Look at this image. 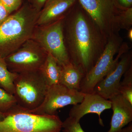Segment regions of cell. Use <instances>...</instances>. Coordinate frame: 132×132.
Masks as SVG:
<instances>
[{
	"instance_id": "1",
	"label": "cell",
	"mask_w": 132,
	"mask_h": 132,
	"mask_svg": "<svg viewBox=\"0 0 132 132\" xmlns=\"http://www.w3.org/2000/svg\"><path fill=\"white\" fill-rule=\"evenodd\" d=\"M63 31L70 62L86 74L103 53L107 39L87 13L82 11L64 18Z\"/></svg>"
},
{
	"instance_id": "2",
	"label": "cell",
	"mask_w": 132,
	"mask_h": 132,
	"mask_svg": "<svg viewBox=\"0 0 132 132\" xmlns=\"http://www.w3.org/2000/svg\"><path fill=\"white\" fill-rule=\"evenodd\" d=\"M39 13L25 6L0 25V56L6 58L32 38Z\"/></svg>"
},
{
	"instance_id": "3",
	"label": "cell",
	"mask_w": 132,
	"mask_h": 132,
	"mask_svg": "<svg viewBox=\"0 0 132 132\" xmlns=\"http://www.w3.org/2000/svg\"><path fill=\"white\" fill-rule=\"evenodd\" d=\"M0 120V132H60L62 122L57 115H37L19 106L5 114Z\"/></svg>"
},
{
	"instance_id": "4",
	"label": "cell",
	"mask_w": 132,
	"mask_h": 132,
	"mask_svg": "<svg viewBox=\"0 0 132 132\" xmlns=\"http://www.w3.org/2000/svg\"><path fill=\"white\" fill-rule=\"evenodd\" d=\"M119 34L109 38L105 49L91 70L81 82L80 91L83 93L93 92L96 85L115 68L123 55L128 52L127 43H123Z\"/></svg>"
},
{
	"instance_id": "5",
	"label": "cell",
	"mask_w": 132,
	"mask_h": 132,
	"mask_svg": "<svg viewBox=\"0 0 132 132\" xmlns=\"http://www.w3.org/2000/svg\"><path fill=\"white\" fill-rule=\"evenodd\" d=\"M17 105L25 111L37 108L42 103L48 85L39 71L18 74L14 82Z\"/></svg>"
},
{
	"instance_id": "6",
	"label": "cell",
	"mask_w": 132,
	"mask_h": 132,
	"mask_svg": "<svg viewBox=\"0 0 132 132\" xmlns=\"http://www.w3.org/2000/svg\"><path fill=\"white\" fill-rule=\"evenodd\" d=\"M108 40L114 34H119V16L126 9L117 0H78Z\"/></svg>"
},
{
	"instance_id": "7",
	"label": "cell",
	"mask_w": 132,
	"mask_h": 132,
	"mask_svg": "<svg viewBox=\"0 0 132 132\" xmlns=\"http://www.w3.org/2000/svg\"><path fill=\"white\" fill-rule=\"evenodd\" d=\"M63 22L64 17L51 24L36 26L31 38L61 67L70 62L64 42Z\"/></svg>"
},
{
	"instance_id": "8",
	"label": "cell",
	"mask_w": 132,
	"mask_h": 132,
	"mask_svg": "<svg viewBox=\"0 0 132 132\" xmlns=\"http://www.w3.org/2000/svg\"><path fill=\"white\" fill-rule=\"evenodd\" d=\"M47 53L31 39L5 58L10 72L17 74L39 71Z\"/></svg>"
},
{
	"instance_id": "9",
	"label": "cell",
	"mask_w": 132,
	"mask_h": 132,
	"mask_svg": "<svg viewBox=\"0 0 132 132\" xmlns=\"http://www.w3.org/2000/svg\"><path fill=\"white\" fill-rule=\"evenodd\" d=\"M85 95L80 91L70 89L61 84L53 85L48 87L45 99L39 106L26 112L37 115H57L59 109L81 103Z\"/></svg>"
},
{
	"instance_id": "10",
	"label": "cell",
	"mask_w": 132,
	"mask_h": 132,
	"mask_svg": "<svg viewBox=\"0 0 132 132\" xmlns=\"http://www.w3.org/2000/svg\"><path fill=\"white\" fill-rule=\"evenodd\" d=\"M120 59L115 68L96 85L92 93L98 94L108 100L119 93L121 79L132 65L131 51L125 53Z\"/></svg>"
},
{
	"instance_id": "11",
	"label": "cell",
	"mask_w": 132,
	"mask_h": 132,
	"mask_svg": "<svg viewBox=\"0 0 132 132\" xmlns=\"http://www.w3.org/2000/svg\"><path fill=\"white\" fill-rule=\"evenodd\" d=\"M111 109V101L94 93L85 94L82 102L73 105L69 111V117L79 122L82 117L88 113L97 114L99 116L100 125L104 126L101 118L105 110Z\"/></svg>"
},
{
	"instance_id": "12",
	"label": "cell",
	"mask_w": 132,
	"mask_h": 132,
	"mask_svg": "<svg viewBox=\"0 0 132 132\" xmlns=\"http://www.w3.org/2000/svg\"><path fill=\"white\" fill-rule=\"evenodd\" d=\"M113 111L109 130L107 132H118L132 121V105L120 93L109 99Z\"/></svg>"
},
{
	"instance_id": "13",
	"label": "cell",
	"mask_w": 132,
	"mask_h": 132,
	"mask_svg": "<svg viewBox=\"0 0 132 132\" xmlns=\"http://www.w3.org/2000/svg\"><path fill=\"white\" fill-rule=\"evenodd\" d=\"M76 0H47L38 15L36 26H43L63 18Z\"/></svg>"
},
{
	"instance_id": "14",
	"label": "cell",
	"mask_w": 132,
	"mask_h": 132,
	"mask_svg": "<svg viewBox=\"0 0 132 132\" xmlns=\"http://www.w3.org/2000/svg\"><path fill=\"white\" fill-rule=\"evenodd\" d=\"M85 75L81 68L69 62L62 67L60 84L70 89L80 91L81 82Z\"/></svg>"
},
{
	"instance_id": "15",
	"label": "cell",
	"mask_w": 132,
	"mask_h": 132,
	"mask_svg": "<svg viewBox=\"0 0 132 132\" xmlns=\"http://www.w3.org/2000/svg\"><path fill=\"white\" fill-rule=\"evenodd\" d=\"M62 67L54 57L47 54L45 61L39 69L48 86L60 84Z\"/></svg>"
},
{
	"instance_id": "16",
	"label": "cell",
	"mask_w": 132,
	"mask_h": 132,
	"mask_svg": "<svg viewBox=\"0 0 132 132\" xmlns=\"http://www.w3.org/2000/svg\"><path fill=\"white\" fill-rule=\"evenodd\" d=\"M17 75L18 74L9 71L5 58L0 56V87L10 94L14 95V82Z\"/></svg>"
},
{
	"instance_id": "17",
	"label": "cell",
	"mask_w": 132,
	"mask_h": 132,
	"mask_svg": "<svg viewBox=\"0 0 132 132\" xmlns=\"http://www.w3.org/2000/svg\"><path fill=\"white\" fill-rule=\"evenodd\" d=\"M17 106L14 95L0 87V112L5 114L13 111Z\"/></svg>"
},
{
	"instance_id": "18",
	"label": "cell",
	"mask_w": 132,
	"mask_h": 132,
	"mask_svg": "<svg viewBox=\"0 0 132 132\" xmlns=\"http://www.w3.org/2000/svg\"><path fill=\"white\" fill-rule=\"evenodd\" d=\"M119 25L121 29L129 30L132 26V8L126 9L121 13L119 18Z\"/></svg>"
},
{
	"instance_id": "19",
	"label": "cell",
	"mask_w": 132,
	"mask_h": 132,
	"mask_svg": "<svg viewBox=\"0 0 132 132\" xmlns=\"http://www.w3.org/2000/svg\"><path fill=\"white\" fill-rule=\"evenodd\" d=\"M62 130L63 132H85L79 122L76 121L69 117L62 122Z\"/></svg>"
},
{
	"instance_id": "20",
	"label": "cell",
	"mask_w": 132,
	"mask_h": 132,
	"mask_svg": "<svg viewBox=\"0 0 132 132\" xmlns=\"http://www.w3.org/2000/svg\"><path fill=\"white\" fill-rule=\"evenodd\" d=\"M10 14L16 11L20 7L22 0H0Z\"/></svg>"
},
{
	"instance_id": "21",
	"label": "cell",
	"mask_w": 132,
	"mask_h": 132,
	"mask_svg": "<svg viewBox=\"0 0 132 132\" xmlns=\"http://www.w3.org/2000/svg\"><path fill=\"white\" fill-rule=\"evenodd\" d=\"M124 78L120 87H132V65L124 74Z\"/></svg>"
},
{
	"instance_id": "22",
	"label": "cell",
	"mask_w": 132,
	"mask_h": 132,
	"mask_svg": "<svg viewBox=\"0 0 132 132\" xmlns=\"http://www.w3.org/2000/svg\"><path fill=\"white\" fill-rule=\"evenodd\" d=\"M10 15L5 6L0 1V25Z\"/></svg>"
},
{
	"instance_id": "23",
	"label": "cell",
	"mask_w": 132,
	"mask_h": 132,
	"mask_svg": "<svg viewBox=\"0 0 132 132\" xmlns=\"http://www.w3.org/2000/svg\"><path fill=\"white\" fill-rule=\"evenodd\" d=\"M34 3V9L39 13L41 9L44 6L47 0H32Z\"/></svg>"
},
{
	"instance_id": "24",
	"label": "cell",
	"mask_w": 132,
	"mask_h": 132,
	"mask_svg": "<svg viewBox=\"0 0 132 132\" xmlns=\"http://www.w3.org/2000/svg\"><path fill=\"white\" fill-rule=\"evenodd\" d=\"M119 4L123 7L127 9L131 7L132 0H117Z\"/></svg>"
},
{
	"instance_id": "25",
	"label": "cell",
	"mask_w": 132,
	"mask_h": 132,
	"mask_svg": "<svg viewBox=\"0 0 132 132\" xmlns=\"http://www.w3.org/2000/svg\"><path fill=\"white\" fill-rule=\"evenodd\" d=\"M118 132H132V122H130L127 126L123 127Z\"/></svg>"
},
{
	"instance_id": "26",
	"label": "cell",
	"mask_w": 132,
	"mask_h": 132,
	"mask_svg": "<svg viewBox=\"0 0 132 132\" xmlns=\"http://www.w3.org/2000/svg\"><path fill=\"white\" fill-rule=\"evenodd\" d=\"M128 32L127 34V38H128V39L132 42V28H131L128 30Z\"/></svg>"
},
{
	"instance_id": "27",
	"label": "cell",
	"mask_w": 132,
	"mask_h": 132,
	"mask_svg": "<svg viewBox=\"0 0 132 132\" xmlns=\"http://www.w3.org/2000/svg\"><path fill=\"white\" fill-rule=\"evenodd\" d=\"M4 118V114L0 112V120H2Z\"/></svg>"
}]
</instances>
